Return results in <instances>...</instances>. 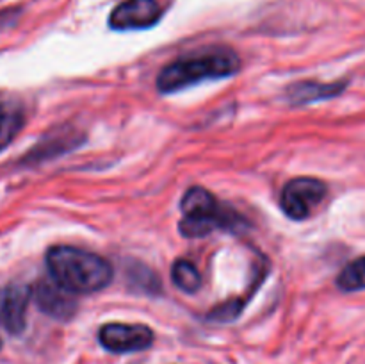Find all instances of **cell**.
I'll return each mask as SVG.
<instances>
[{
	"mask_svg": "<svg viewBox=\"0 0 365 364\" xmlns=\"http://www.w3.org/2000/svg\"><path fill=\"white\" fill-rule=\"evenodd\" d=\"M153 330L143 323H106L98 330V341L107 352L134 353L153 345Z\"/></svg>",
	"mask_w": 365,
	"mask_h": 364,
	"instance_id": "cell-6",
	"label": "cell"
},
{
	"mask_svg": "<svg viewBox=\"0 0 365 364\" xmlns=\"http://www.w3.org/2000/svg\"><path fill=\"white\" fill-rule=\"evenodd\" d=\"M337 285L346 293L364 291L365 289V256L351 261L339 273Z\"/></svg>",
	"mask_w": 365,
	"mask_h": 364,
	"instance_id": "cell-12",
	"label": "cell"
},
{
	"mask_svg": "<svg viewBox=\"0 0 365 364\" xmlns=\"http://www.w3.org/2000/svg\"><path fill=\"white\" fill-rule=\"evenodd\" d=\"M32 300L46 316L59 321H68L77 313V298L73 293L57 284L52 277L39 278L32 285Z\"/></svg>",
	"mask_w": 365,
	"mask_h": 364,
	"instance_id": "cell-7",
	"label": "cell"
},
{
	"mask_svg": "<svg viewBox=\"0 0 365 364\" xmlns=\"http://www.w3.org/2000/svg\"><path fill=\"white\" fill-rule=\"evenodd\" d=\"M32 288L25 284H7L0 288V325L11 335L24 334L27 327V307Z\"/></svg>",
	"mask_w": 365,
	"mask_h": 364,
	"instance_id": "cell-8",
	"label": "cell"
},
{
	"mask_svg": "<svg viewBox=\"0 0 365 364\" xmlns=\"http://www.w3.org/2000/svg\"><path fill=\"white\" fill-rule=\"evenodd\" d=\"M0 348H2V341H0Z\"/></svg>",
	"mask_w": 365,
	"mask_h": 364,
	"instance_id": "cell-14",
	"label": "cell"
},
{
	"mask_svg": "<svg viewBox=\"0 0 365 364\" xmlns=\"http://www.w3.org/2000/svg\"><path fill=\"white\" fill-rule=\"evenodd\" d=\"M25 116L18 107L0 103V152L13 143L24 128Z\"/></svg>",
	"mask_w": 365,
	"mask_h": 364,
	"instance_id": "cell-10",
	"label": "cell"
},
{
	"mask_svg": "<svg viewBox=\"0 0 365 364\" xmlns=\"http://www.w3.org/2000/svg\"><path fill=\"white\" fill-rule=\"evenodd\" d=\"M178 231L185 238H203L216 231H237L242 218L202 186H192L180 202Z\"/></svg>",
	"mask_w": 365,
	"mask_h": 364,
	"instance_id": "cell-3",
	"label": "cell"
},
{
	"mask_svg": "<svg viewBox=\"0 0 365 364\" xmlns=\"http://www.w3.org/2000/svg\"><path fill=\"white\" fill-rule=\"evenodd\" d=\"M241 70V59L232 49L214 46L173 61L157 75V89L171 95L205 81L228 79Z\"/></svg>",
	"mask_w": 365,
	"mask_h": 364,
	"instance_id": "cell-2",
	"label": "cell"
},
{
	"mask_svg": "<svg viewBox=\"0 0 365 364\" xmlns=\"http://www.w3.org/2000/svg\"><path fill=\"white\" fill-rule=\"evenodd\" d=\"M48 277L73 295H91L110 284L113 266L107 259L89 250L57 245L45 257Z\"/></svg>",
	"mask_w": 365,
	"mask_h": 364,
	"instance_id": "cell-1",
	"label": "cell"
},
{
	"mask_svg": "<svg viewBox=\"0 0 365 364\" xmlns=\"http://www.w3.org/2000/svg\"><path fill=\"white\" fill-rule=\"evenodd\" d=\"M348 88L346 81L335 82H317V81H302L294 82L287 88L289 102L294 106H305V103L319 102V100L335 98Z\"/></svg>",
	"mask_w": 365,
	"mask_h": 364,
	"instance_id": "cell-9",
	"label": "cell"
},
{
	"mask_svg": "<svg viewBox=\"0 0 365 364\" xmlns=\"http://www.w3.org/2000/svg\"><path fill=\"white\" fill-rule=\"evenodd\" d=\"M160 0H123L109 14V27L113 31H145L152 29L164 16Z\"/></svg>",
	"mask_w": 365,
	"mask_h": 364,
	"instance_id": "cell-5",
	"label": "cell"
},
{
	"mask_svg": "<svg viewBox=\"0 0 365 364\" xmlns=\"http://www.w3.org/2000/svg\"><path fill=\"white\" fill-rule=\"evenodd\" d=\"M327 196V184L319 178H292L282 189L280 206L285 216L294 221L307 220Z\"/></svg>",
	"mask_w": 365,
	"mask_h": 364,
	"instance_id": "cell-4",
	"label": "cell"
},
{
	"mask_svg": "<svg viewBox=\"0 0 365 364\" xmlns=\"http://www.w3.org/2000/svg\"><path fill=\"white\" fill-rule=\"evenodd\" d=\"M130 280L132 284H135L145 293H157L160 289L159 277L155 273H152L146 266H143V264H138V266L132 268Z\"/></svg>",
	"mask_w": 365,
	"mask_h": 364,
	"instance_id": "cell-13",
	"label": "cell"
},
{
	"mask_svg": "<svg viewBox=\"0 0 365 364\" xmlns=\"http://www.w3.org/2000/svg\"><path fill=\"white\" fill-rule=\"evenodd\" d=\"M171 278H173L175 285L184 293H196L202 285V275H200L198 268L187 259L175 261L173 268H171Z\"/></svg>",
	"mask_w": 365,
	"mask_h": 364,
	"instance_id": "cell-11",
	"label": "cell"
}]
</instances>
